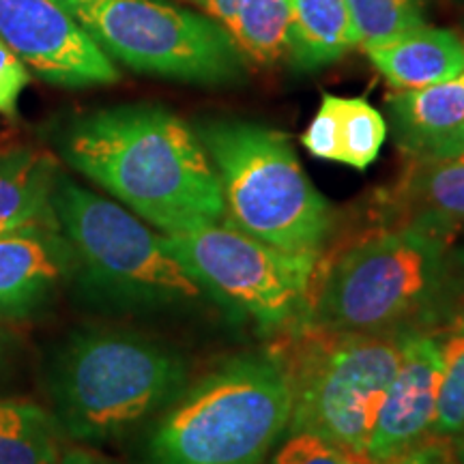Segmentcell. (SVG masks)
Segmentation results:
<instances>
[{"mask_svg": "<svg viewBox=\"0 0 464 464\" xmlns=\"http://www.w3.org/2000/svg\"><path fill=\"white\" fill-rule=\"evenodd\" d=\"M58 150L164 235L226 219L222 185L191 125L158 103H121L75 116Z\"/></svg>", "mask_w": 464, "mask_h": 464, "instance_id": "obj_1", "label": "cell"}, {"mask_svg": "<svg viewBox=\"0 0 464 464\" xmlns=\"http://www.w3.org/2000/svg\"><path fill=\"white\" fill-rule=\"evenodd\" d=\"M454 241L456 235L421 224H379L334 254L323 252L295 327L379 338L437 327L462 304Z\"/></svg>", "mask_w": 464, "mask_h": 464, "instance_id": "obj_2", "label": "cell"}, {"mask_svg": "<svg viewBox=\"0 0 464 464\" xmlns=\"http://www.w3.org/2000/svg\"><path fill=\"white\" fill-rule=\"evenodd\" d=\"M189 385V362L153 335L80 327L50 351L44 387L63 437L97 445L158 417Z\"/></svg>", "mask_w": 464, "mask_h": 464, "instance_id": "obj_3", "label": "cell"}, {"mask_svg": "<svg viewBox=\"0 0 464 464\" xmlns=\"http://www.w3.org/2000/svg\"><path fill=\"white\" fill-rule=\"evenodd\" d=\"M52 208L72 256L69 286L86 304L116 314H166L208 299L164 232L58 170Z\"/></svg>", "mask_w": 464, "mask_h": 464, "instance_id": "obj_4", "label": "cell"}, {"mask_svg": "<svg viewBox=\"0 0 464 464\" xmlns=\"http://www.w3.org/2000/svg\"><path fill=\"white\" fill-rule=\"evenodd\" d=\"M288 420V374L274 348L230 355L161 411L142 464H265Z\"/></svg>", "mask_w": 464, "mask_h": 464, "instance_id": "obj_5", "label": "cell"}, {"mask_svg": "<svg viewBox=\"0 0 464 464\" xmlns=\"http://www.w3.org/2000/svg\"><path fill=\"white\" fill-rule=\"evenodd\" d=\"M194 130L222 185L226 219L284 252L321 256L334 235V208L286 133L243 119H207Z\"/></svg>", "mask_w": 464, "mask_h": 464, "instance_id": "obj_6", "label": "cell"}, {"mask_svg": "<svg viewBox=\"0 0 464 464\" xmlns=\"http://www.w3.org/2000/svg\"><path fill=\"white\" fill-rule=\"evenodd\" d=\"M404 335H338L293 327L271 346L290 385L286 434H314L365 456L385 393L402 357Z\"/></svg>", "mask_w": 464, "mask_h": 464, "instance_id": "obj_7", "label": "cell"}, {"mask_svg": "<svg viewBox=\"0 0 464 464\" xmlns=\"http://www.w3.org/2000/svg\"><path fill=\"white\" fill-rule=\"evenodd\" d=\"M112 61L155 78L232 86L246 56L228 31L205 14L158 0H58Z\"/></svg>", "mask_w": 464, "mask_h": 464, "instance_id": "obj_8", "label": "cell"}, {"mask_svg": "<svg viewBox=\"0 0 464 464\" xmlns=\"http://www.w3.org/2000/svg\"><path fill=\"white\" fill-rule=\"evenodd\" d=\"M208 299L265 335H282L304 318L312 297L316 254H290L247 235L228 219L164 235Z\"/></svg>", "mask_w": 464, "mask_h": 464, "instance_id": "obj_9", "label": "cell"}, {"mask_svg": "<svg viewBox=\"0 0 464 464\" xmlns=\"http://www.w3.org/2000/svg\"><path fill=\"white\" fill-rule=\"evenodd\" d=\"M0 42L50 84L86 89L119 80L112 58L58 0H0Z\"/></svg>", "mask_w": 464, "mask_h": 464, "instance_id": "obj_10", "label": "cell"}, {"mask_svg": "<svg viewBox=\"0 0 464 464\" xmlns=\"http://www.w3.org/2000/svg\"><path fill=\"white\" fill-rule=\"evenodd\" d=\"M437 327L404 335L402 357L365 450L372 464L396 460L432 437L443 382V348Z\"/></svg>", "mask_w": 464, "mask_h": 464, "instance_id": "obj_11", "label": "cell"}, {"mask_svg": "<svg viewBox=\"0 0 464 464\" xmlns=\"http://www.w3.org/2000/svg\"><path fill=\"white\" fill-rule=\"evenodd\" d=\"M72 256L56 218L0 237V321L44 316L69 286Z\"/></svg>", "mask_w": 464, "mask_h": 464, "instance_id": "obj_12", "label": "cell"}, {"mask_svg": "<svg viewBox=\"0 0 464 464\" xmlns=\"http://www.w3.org/2000/svg\"><path fill=\"white\" fill-rule=\"evenodd\" d=\"M387 127L409 160L464 155V72L440 84L387 95Z\"/></svg>", "mask_w": 464, "mask_h": 464, "instance_id": "obj_13", "label": "cell"}, {"mask_svg": "<svg viewBox=\"0 0 464 464\" xmlns=\"http://www.w3.org/2000/svg\"><path fill=\"white\" fill-rule=\"evenodd\" d=\"M376 200L379 224H421L456 235L464 226V155L409 160Z\"/></svg>", "mask_w": 464, "mask_h": 464, "instance_id": "obj_14", "label": "cell"}, {"mask_svg": "<svg viewBox=\"0 0 464 464\" xmlns=\"http://www.w3.org/2000/svg\"><path fill=\"white\" fill-rule=\"evenodd\" d=\"M387 131V119L368 100L324 92L301 144L316 160L365 170L379 160Z\"/></svg>", "mask_w": 464, "mask_h": 464, "instance_id": "obj_15", "label": "cell"}, {"mask_svg": "<svg viewBox=\"0 0 464 464\" xmlns=\"http://www.w3.org/2000/svg\"><path fill=\"white\" fill-rule=\"evenodd\" d=\"M365 54L393 91L426 89L464 72V39L430 24L411 28Z\"/></svg>", "mask_w": 464, "mask_h": 464, "instance_id": "obj_16", "label": "cell"}, {"mask_svg": "<svg viewBox=\"0 0 464 464\" xmlns=\"http://www.w3.org/2000/svg\"><path fill=\"white\" fill-rule=\"evenodd\" d=\"M54 158L33 147L0 149V237L54 219Z\"/></svg>", "mask_w": 464, "mask_h": 464, "instance_id": "obj_17", "label": "cell"}, {"mask_svg": "<svg viewBox=\"0 0 464 464\" xmlns=\"http://www.w3.org/2000/svg\"><path fill=\"white\" fill-rule=\"evenodd\" d=\"M290 15L288 63L297 72H318L357 45L346 0H290Z\"/></svg>", "mask_w": 464, "mask_h": 464, "instance_id": "obj_18", "label": "cell"}, {"mask_svg": "<svg viewBox=\"0 0 464 464\" xmlns=\"http://www.w3.org/2000/svg\"><path fill=\"white\" fill-rule=\"evenodd\" d=\"M63 439L48 409L0 398V464H54Z\"/></svg>", "mask_w": 464, "mask_h": 464, "instance_id": "obj_19", "label": "cell"}, {"mask_svg": "<svg viewBox=\"0 0 464 464\" xmlns=\"http://www.w3.org/2000/svg\"><path fill=\"white\" fill-rule=\"evenodd\" d=\"M247 61L277 65L290 56V0H241L224 26Z\"/></svg>", "mask_w": 464, "mask_h": 464, "instance_id": "obj_20", "label": "cell"}, {"mask_svg": "<svg viewBox=\"0 0 464 464\" xmlns=\"http://www.w3.org/2000/svg\"><path fill=\"white\" fill-rule=\"evenodd\" d=\"M437 332L443 348V382L432 437L454 439L464 428V301Z\"/></svg>", "mask_w": 464, "mask_h": 464, "instance_id": "obj_21", "label": "cell"}, {"mask_svg": "<svg viewBox=\"0 0 464 464\" xmlns=\"http://www.w3.org/2000/svg\"><path fill=\"white\" fill-rule=\"evenodd\" d=\"M363 52L426 24L428 0H346Z\"/></svg>", "mask_w": 464, "mask_h": 464, "instance_id": "obj_22", "label": "cell"}, {"mask_svg": "<svg viewBox=\"0 0 464 464\" xmlns=\"http://www.w3.org/2000/svg\"><path fill=\"white\" fill-rule=\"evenodd\" d=\"M265 464H372L365 456L335 448L314 434H286L284 443Z\"/></svg>", "mask_w": 464, "mask_h": 464, "instance_id": "obj_23", "label": "cell"}, {"mask_svg": "<svg viewBox=\"0 0 464 464\" xmlns=\"http://www.w3.org/2000/svg\"><path fill=\"white\" fill-rule=\"evenodd\" d=\"M28 80H31L28 69L0 42V114H15L17 102L28 86Z\"/></svg>", "mask_w": 464, "mask_h": 464, "instance_id": "obj_24", "label": "cell"}, {"mask_svg": "<svg viewBox=\"0 0 464 464\" xmlns=\"http://www.w3.org/2000/svg\"><path fill=\"white\" fill-rule=\"evenodd\" d=\"M387 464H458L450 439L430 437Z\"/></svg>", "mask_w": 464, "mask_h": 464, "instance_id": "obj_25", "label": "cell"}, {"mask_svg": "<svg viewBox=\"0 0 464 464\" xmlns=\"http://www.w3.org/2000/svg\"><path fill=\"white\" fill-rule=\"evenodd\" d=\"M194 5L211 20L226 26L232 20V15H235V11L239 9L241 0H194Z\"/></svg>", "mask_w": 464, "mask_h": 464, "instance_id": "obj_26", "label": "cell"}, {"mask_svg": "<svg viewBox=\"0 0 464 464\" xmlns=\"http://www.w3.org/2000/svg\"><path fill=\"white\" fill-rule=\"evenodd\" d=\"M54 464H121V462H116L112 458L103 454H97V451L73 448V450H63Z\"/></svg>", "mask_w": 464, "mask_h": 464, "instance_id": "obj_27", "label": "cell"}, {"mask_svg": "<svg viewBox=\"0 0 464 464\" xmlns=\"http://www.w3.org/2000/svg\"><path fill=\"white\" fill-rule=\"evenodd\" d=\"M451 263H454V271L458 276V282L464 288V243H456L451 246Z\"/></svg>", "mask_w": 464, "mask_h": 464, "instance_id": "obj_28", "label": "cell"}, {"mask_svg": "<svg viewBox=\"0 0 464 464\" xmlns=\"http://www.w3.org/2000/svg\"><path fill=\"white\" fill-rule=\"evenodd\" d=\"M9 355H11V340L9 335L5 334L3 324H0V374H3V370L7 368Z\"/></svg>", "mask_w": 464, "mask_h": 464, "instance_id": "obj_29", "label": "cell"}, {"mask_svg": "<svg viewBox=\"0 0 464 464\" xmlns=\"http://www.w3.org/2000/svg\"><path fill=\"white\" fill-rule=\"evenodd\" d=\"M450 440H451V445H454V454H456L458 464H464V428L456 434L454 439H450Z\"/></svg>", "mask_w": 464, "mask_h": 464, "instance_id": "obj_30", "label": "cell"}]
</instances>
